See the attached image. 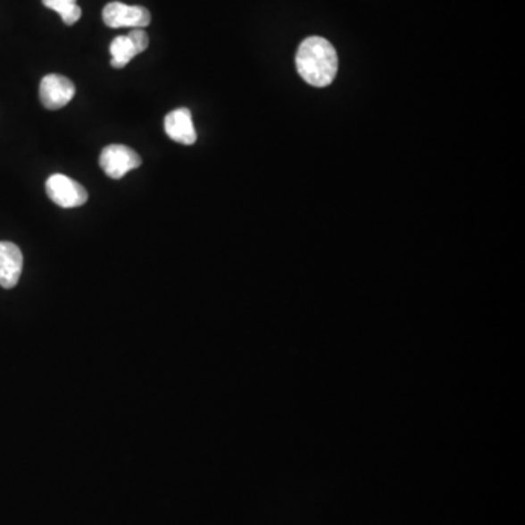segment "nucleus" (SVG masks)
<instances>
[{"label": "nucleus", "instance_id": "nucleus-9", "mask_svg": "<svg viewBox=\"0 0 525 525\" xmlns=\"http://www.w3.org/2000/svg\"><path fill=\"white\" fill-rule=\"evenodd\" d=\"M43 4L59 13L66 25L76 24L82 16V9L78 6L76 0H43Z\"/></svg>", "mask_w": 525, "mask_h": 525}, {"label": "nucleus", "instance_id": "nucleus-2", "mask_svg": "<svg viewBox=\"0 0 525 525\" xmlns=\"http://www.w3.org/2000/svg\"><path fill=\"white\" fill-rule=\"evenodd\" d=\"M46 191L50 199L63 209L79 207L88 202V191L68 175L53 174L46 181Z\"/></svg>", "mask_w": 525, "mask_h": 525}, {"label": "nucleus", "instance_id": "nucleus-3", "mask_svg": "<svg viewBox=\"0 0 525 525\" xmlns=\"http://www.w3.org/2000/svg\"><path fill=\"white\" fill-rule=\"evenodd\" d=\"M103 20L110 29H144L151 24V12L144 6L112 2L104 8Z\"/></svg>", "mask_w": 525, "mask_h": 525}, {"label": "nucleus", "instance_id": "nucleus-7", "mask_svg": "<svg viewBox=\"0 0 525 525\" xmlns=\"http://www.w3.org/2000/svg\"><path fill=\"white\" fill-rule=\"evenodd\" d=\"M163 129L170 136V139L177 144L195 145L197 140V133L188 108H177L174 112H168L163 120Z\"/></svg>", "mask_w": 525, "mask_h": 525}, {"label": "nucleus", "instance_id": "nucleus-4", "mask_svg": "<svg viewBox=\"0 0 525 525\" xmlns=\"http://www.w3.org/2000/svg\"><path fill=\"white\" fill-rule=\"evenodd\" d=\"M142 165V158L131 147L124 145H110L104 147L100 155V167L110 179H123L131 170Z\"/></svg>", "mask_w": 525, "mask_h": 525}, {"label": "nucleus", "instance_id": "nucleus-8", "mask_svg": "<svg viewBox=\"0 0 525 525\" xmlns=\"http://www.w3.org/2000/svg\"><path fill=\"white\" fill-rule=\"evenodd\" d=\"M110 53H112V66L116 69H123L124 66H128L131 59L139 54L130 38H129L128 34L116 37L112 40V46H110Z\"/></svg>", "mask_w": 525, "mask_h": 525}, {"label": "nucleus", "instance_id": "nucleus-10", "mask_svg": "<svg viewBox=\"0 0 525 525\" xmlns=\"http://www.w3.org/2000/svg\"><path fill=\"white\" fill-rule=\"evenodd\" d=\"M128 36L139 54L140 53H144L145 50H146L147 46H149V37H147V34L144 31V29H133L130 32H129Z\"/></svg>", "mask_w": 525, "mask_h": 525}, {"label": "nucleus", "instance_id": "nucleus-6", "mask_svg": "<svg viewBox=\"0 0 525 525\" xmlns=\"http://www.w3.org/2000/svg\"><path fill=\"white\" fill-rule=\"evenodd\" d=\"M24 257L20 247L12 243H0V287L12 289L20 282Z\"/></svg>", "mask_w": 525, "mask_h": 525}, {"label": "nucleus", "instance_id": "nucleus-5", "mask_svg": "<svg viewBox=\"0 0 525 525\" xmlns=\"http://www.w3.org/2000/svg\"><path fill=\"white\" fill-rule=\"evenodd\" d=\"M76 88L66 76H44L40 84V100L47 110H59L68 105L75 96Z\"/></svg>", "mask_w": 525, "mask_h": 525}, {"label": "nucleus", "instance_id": "nucleus-1", "mask_svg": "<svg viewBox=\"0 0 525 525\" xmlns=\"http://www.w3.org/2000/svg\"><path fill=\"white\" fill-rule=\"evenodd\" d=\"M296 69L306 84L324 88L338 75V59L335 47L322 37H308L296 52Z\"/></svg>", "mask_w": 525, "mask_h": 525}]
</instances>
